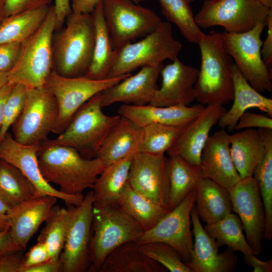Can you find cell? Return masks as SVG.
I'll list each match as a JSON object with an SVG mask.
<instances>
[{
  "label": "cell",
  "instance_id": "7",
  "mask_svg": "<svg viewBox=\"0 0 272 272\" xmlns=\"http://www.w3.org/2000/svg\"><path fill=\"white\" fill-rule=\"evenodd\" d=\"M175 39L171 25L163 22L152 33L136 42H129L114 49V55L107 78L129 75L140 67L162 64L177 58L182 49Z\"/></svg>",
  "mask_w": 272,
  "mask_h": 272
},
{
  "label": "cell",
  "instance_id": "57",
  "mask_svg": "<svg viewBox=\"0 0 272 272\" xmlns=\"http://www.w3.org/2000/svg\"><path fill=\"white\" fill-rule=\"evenodd\" d=\"M263 6L272 9V0H258Z\"/></svg>",
  "mask_w": 272,
  "mask_h": 272
},
{
  "label": "cell",
  "instance_id": "21",
  "mask_svg": "<svg viewBox=\"0 0 272 272\" xmlns=\"http://www.w3.org/2000/svg\"><path fill=\"white\" fill-rule=\"evenodd\" d=\"M191 220L194 242L191 259L186 264L191 271L231 272L235 270L237 258L234 251L227 247L223 252H219V246L205 230L195 212L194 205L191 212Z\"/></svg>",
  "mask_w": 272,
  "mask_h": 272
},
{
  "label": "cell",
  "instance_id": "22",
  "mask_svg": "<svg viewBox=\"0 0 272 272\" xmlns=\"http://www.w3.org/2000/svg\"><path fill=\"white\" fill-rule=\"evenodd\" d=\"M163 65L146 66L101 92L102 106L115 103L142 105L150 104L158 88L157 81Z\"/></svg>",
  "mask_w": 272,
  "mask_h": 272
},
{
  "label": "cell",
  "instance_id": "24",
  "mask_svg": "<svg viewBox=\"0 0 272 272\" xmlns=\"http://www.w3.org/2000/svg\"><path fill=\"white\" fill-rule=\"evenodd\" d=\"M205 107L199 103L192 106H157L150 104L142 105L123 104L119 107L118 114L129 119L141 127L151 124L183 127L197 117Z\"/></svg>",
  "mask_w": 272,
  "mask_h": 272
},
{
  "label": "cell",
  "instance_id": "45",
  "mask_svg": "<svg viewBox=\"0 0 272 272\" xmlns=\"http://www.w3.org/2000/svg\"><path fill=\"white\" fill-rule=\"evenodd\" d=\"M21 42L0 44V71L9 72L16 64L21 50Z\"/></svg>",
  "mask_w": 272,
  "mask_h": 272
},
{
  "label": "cell",
  "instance_id": "25",
  "mask_svg": "<svg viewBox=\"0 0 272 272\" xmlns=\"http://www.w3.org/2000/svg\"><path fill=\"white\" fill-rule=\"evenodd\" d=\"M234 93L231 108L223 114L217 123L222 129L235 130L240 116L250 108H257L272 116V100L254 89L243 77L234 63Z\"/></svg>",
  "mask_w": 272,
  "mask_h": 272
},
{
  "label": "cell",
  "instance_id": "33",
  "mask_svg": "<svg viewBox=\"0 0 272 272\" xmlns=\"http://www.w3.org/2000/svg\"><path fill=\"white\" fill-rule=\"evenodd\" d=\"M169 199L171 210L193 189L198 181L206 177L200 165L191 164L177 156H169Z\"/></svg>",
  "mask_w": 272,
  "mask_h": 272
},
{
  "label": "cell",
  "instance_id": "9",
  "mask_svg": "<svg viewBox=\"0 0 272 272\" xmlns=\"http://www.w3.org/2000/svg\"><path fill=\"white\" fill-rule=\"evenodd\" d=\"M129 75L95 80L85 76L66 77L52 69L44 86L55 97L58 116L53 132L61 133L79 109L93 96L118 83Z\"/></svg>",
  "mask_w": 272,
  "mask_h": 272
},
{
  "label": "cell",
  "instance_id": "16",
  "mask_svg": "<svg viewBox=\"0 0 272 272\" xmlns=\"http://www.w3.org/2000/svg\"><path fill=\"white\" fill-rule=\"evenodd\" d=\"M228 191L233 212L239 217L246 241L257 255L262 250L265 217L256 181L253 176L242 178Z\"/></svg>",
  "mask_w": 272,
  "mask_h": 272
},
{
  "label": "cell",
  "instance_id": "26",
  "mask_svg": "<svg viewBox=\"0 0 272 272\" xmlns=\"http://www.w3.org/2000/svg\"><path fill=\"white\" fill-rule=\"evenodd\" d=\"M142 127L121 116L104 140L96 157L105 166L139 151Z\"/></svg>",
  "mask_w": 272,
  "mask_h": 272
},
{
  "label": "cell",
  "instance_id": "13",
  "mask_svg": "<svg viewBox=\"0 0 272 272\" xmlns=\"http://www.w3.org/2000/svg\"><path fill=\"white\" fill-rule=\"evenodd\" d=\"M195 195L193 189L179 205L152 228L144 232L134 242L138 245L151 242L166 243L179 253L185 263L189 262L193 245L191 212L194 205Z\"/></svg>",
  "mask_w": 272,
  "mask_h": 272
},
{
  "label": "cell",
  "instance_id": "20",
  "mask_svg": "<svg viewBox=\"0 0 272 272\" xmlns=\"http://www.w3.org/2000/svg\"><path fill=\"white\" fill-rule=\"evenodd\" d=\"M162 67V82L150 104L157 106H189L196 99L194 85L198 70L184 64L178 57Z\"/></svg>",
  "mask_w": 272,
  "mask_h": 272
},
{
  "label": "cell",
  "instance_id": "4",
  "mask_svg": "<svg viewBox=\"0 0 272 272\" xmlns=\"http://www.w3.org/2000/svg\"><path fill=\"white\" fill-rule=\"evenodd\" d=\"M101 92L79 109L58 137L42 142L72 147L87 159L96 158L108 133L120 118L119 114L110 116L103 112Z\"/></svg>",
  "mask_w": 272,
  "mask_h": 272
},
{
  "label": "cell",
  "instance_id": "36",
  "mask_svg": "<svg viewBox=\"0 0 272 272\" xmlns=\"http://www.w3.org/2000/svg\"><path fill=\"white\" fill-rule=\"evenodd\" d=\"M203 228L219 247L227 246L244 255L254 254L246 241L242 223L237 214L232 212L218 221L206 224Z\"/></svg>",
  "mask_w": 272,
  "mask_h": 272
},
{
  "label": "cell",
  "instance_id": "59",
  "mask_svg": "<svg viewBox=\"0 0 272 272\" xmlns=\"http://www.w3.org/2000/svg\"><path fill=\"white\" fill-rule=\"evenodd\" d=\"M8 252H10L8 251H7L6 250L4 249H0V258L5 253H7Z\"/></svg>",
  "mask_w": 272,
  "mask_h": 272
},
{
  "label": "cell",
  "instance_id": "28",
  "mask_svg": "<svg viewBox=\"0 0 272 272\" xmlns=\"http://www.w3.org/2000/svg\"><path fill=\"white\" fill-rule=\"evenodd\" d=\"M232 159L241 179L253 176L264 151V142L259 129L247 128L230 135Z\"/></svg>",
  "mask_w": 272,
  "mask_h": 272
},
{
  "label": "cell",
  "instance_id": "3",
  "mask_svg": "<svg viewBox=\"0 0 272 272\" xmlns=\"http://www.w3.org/2000/svg\"><path fill=\"white\" fill-rule=\"evenodd\" d=\"M88 271H99L112 251L126 242H135L144 231L117 202L93 203Z\"/></svg>",
  "mask_w": 272,
  "mask_h": 272
},
{
  "label": "cell",
  "instance_id": "52",
  "mask_svg": "<svg viewBox=\"0 0 272 272\" xmlns=\"http://www.w3.org/2000/svg\"><path fill=\"white\" fill-rule=\"evenodd\" d=\"M245 262L253 268V272H271L272 259L261 261L258 259L255 254L244 255Z\"/></svg>",
  "mask_w": 272,
  "mask_h": 272
},
{
  "label": "cell",
  "instance_id": "51",
  "mask_svg": "<svg viewBox=\"0 0 272 272\" xmlns=\"http://www.w3.org/2000/svg\"><path fill=\"white\" fill-rule=\"evenodd\" d=\"M71 8L74 15L91 14L101 0H71Z\"/></svg>",
  "mask_w": 272,
  "mask_h": 272
},
{
  "label": "cell",
  "instance_id": "31",
  "mask_svg": "<svg viewBox=\"0 0 272 272\" xmlns=\"http://www.w3.org/2000/svg\"><path fill=\"white\" fill-rule=\"evenodd\" d=\"M134 153L105 167L92 187L94 202H117L128 183L130 168Z\"/></svg>",
  "mask_w": 272,
  "mask_h": 272
},
{
  "label": "cell",
  "instance_id": "12",
  "mask_svg": "<svg viewBox=\"0 0 272 272\" xmlns=\"http://www.w3.org/2000/svg\"><path fill=\"white\" fill-rule=\"evenodd\" d=\"M58 113L56 99L45 86L27 88L23 109L12 125L14 139L25 145L45 141L53 132Z\"/></svg>",
  "mask_w": 272,
  "mask_h": 272
},
{
  "label": "cell",
  "instance_id": "39",
  "mask_svg": "<svg viewBox=\"0 0 272 272\" xmlns=\"http://www.w3.org/2000/svg\"><path fill=\"white\" fill-rule=\"evenodd\" d=\"M163 15L174 23L189 42L197 43L202 32L196 25L191 9L186 0H158Z\"/></svg>",
  "mask_w": 272,
  "mask_h": 272
},
{
  "label": "cell",
  "instance_id": "38",
  "mask_svg": "<svg viewBox=\"0 0 272 272\" xmlns=\"http://www.w3.org/2000/svg\"><path fill=\"white\" fill-rule=\"evenodd\" d=\"M72 207L65 209L54 206L38 237L37 241L45 244L51 259L59 258L72 214Z\"/></svg>",
  "mask_w": 272,
  "mask_h": 272
},
{
  "label": "cell",
  "instance_id": "55",
  "mask_svg": "<svg viewBox=\"0 0 272 272\" xmlns=\"http://www.w3.org/2000/svg\"><path fill=\"white\" fill-rule=\"evenodd\" d=\"M14 85V84L8 83L0 90V128L3 120L5 103Z\"/></svg>",
  "mask_w": 272,
  "mask_h": 272
},
{
  "label": "cell",
  "instance_id": "32",
  "mask_svg": "<svg viewBox=\"0 0 272 272\" xmlns=\"http://www.w3.org/2000/svg\"><path fill=\"white\" fill-rule=\"evenodd\" d=\"M117 202L144 232L152 228L170 211L135 191L128 183Z\"/></svg>",
  "mask_w": 272,
  "mask_h": 272
},
{
  "label": "cell",
  "instance_id": "34",
  "mask_svg": "<svg viewBox=\"0 0 272 272\" xmlns=\"http://www.w3.org/2000/svg\"><path fill=\"white\" fill-rule=\"evenodd\" d=\"M264 142L263 157L255 168L253 177L255 179L265 212V227L264 239L272 238V129L261 128Z\"/></svg>",
  "mask_w": 272,
  "mask_h": 272
},
{
  "label": "cell",
  "instance_id": "44",
  "mask_svg": "<svg viewBox=\"0 0 272 272\" xmlns=\"http://www.w3.org/2000/svg\"><path fill=\"white\" fill-rule=\"evenodd\" d=\"M255 128L272 129L270 116L246 111L239 118L235 130Z\"/></svg>",
  "mask_w": 272,
  "mask_h": 272
},
{
  "label": "cell",
  "instance_id": "14",
  "mask_svg": "<svg viewBox=\"0 0 272 272\" xmlns=\"http://www.w3.org/2000/svg\"><path fill=\"white\" fill-rule=\"evenodd\" d=\"M93 203L91 190L84 196L80 205L72 207L64 246L59 256L63 272H84L89 270Z\"/></svg>",
  "mask_w": 272,
  "mask_h": 272
},
{
  "label": "cell",
  "instance_id": "47",
  "mask_svg": "<svg viewBox=\"0 0 272 272\" xmlns=\"http://www.w3.org/2000/svg\"><path fill=\"white\" fill-rule=\"evenodd\" d=\"M24 257L23 251L5 253L0 258V272H20Z\"/></svg>",
  "mask_w": 272,
  "mask_h": 272
},
{
  "label": "cell",
  "instance_id": "6",
  "mask_svg": "<svg viewBox=\"0 0 272 272\" xmlns=\"http://www.w3.org/2000/svg\"><path fill=\"white\" fill-rule=\"evenodd\" d=\"M55 30L56 18L52 6L40 27L21 43L18 60L9 72V83L27 88L44 86L53 66L52 44Z\"/></svg>",
  "mask_w": 272,
  "mask_h": 272
},
{
  "label": "cell",
  "instance_id": "2",
  "mask_svg": "<svg viewBox=\"0 0 272 272\" xmlns=\"http://www.w3.org/2000/svg\"><path fill=\"white\" fill-rule=\"evenodd\" d=\"M197 44L201 64L194 85L195 100L205 106L228 104L233 98L234 63L224 46L221 33H202Z\"/></svg>",
  "mask_w": 272,
  "mask_h": 272
},
{
  "label": "cell",
  "instance_id": "61",
  "mask_svg": "<svg viewBox=\"0 0 272 272\" xmlns=\"http://www.w3.org/2000/svg\"><path fill=\"white\" fill-rule=\"evenodd\" d=\"M188 3H190L194 1L195 0H186Z\"/></svg>",
  "mask_w": 272,
  "mask_h": 272
},
{
  "label": "cell",
  "instance_id": "41",
  "mask_svg": "<svg viewBox=\"0 0 272 272\" xmlns=\"http://www.w3.org/2000/svg\"><path fill=\"white\" fill-rule=\"evenodd\" d=\"M138 246L143 253L170 271L192 272L179 253L166 243L151 242L139 244Z\"/></svg>",
  "mask_w": 272,
  "mask_h": 272
},
{
  "label": "cell",
  "instance_id": "5",
  "mask_svg": "<svg viewBox=\"0 0 272 272\" xmlns=\"http://www.w3.org/2000/svg\"><path fill=\"white\" fill-rule=\"evenodd\" d=\"M95 33L92 14H71L52 44L54 70L66 77L84 76L92 61Z\"/></svg>",
  "mask_w": 272,
  "mask_h": 272
},
{
  "label": "cell",
  "instance_id": "29",
  "mask_svg": "<svg viewBox=\"0 0 272 272\" xmlns=\"http://www.w3.org/2000/svg\"><path fill=\"white\" fill-rule=\"evenodd\" d=\"M167 269L143 253L133 241L116 248L105 258L100 272H165Z\"/></svg>",
  "mask_w": 272,
  "mask_h": 272
},
{
  "label": "cell",
  "instance_id": "11",
  "mask_svg": "<svg viewBox=\"0 0 272 272\" xmlns=\"http://www.w3.org/2000/svg\"><path fill=\"white\" fill-rule=\"evenodd\" d=\"M102 6L114 49L152 33L162 22L155 12L131 0H102Z\"/></svg>",
  "mask_w": 272,
  "mask_h": 272
},
{
  "label": "cell",
  "instance_id": "30",
  "mask_svg": "<svg viewBox=\"0 0 272 272\" xmlns=\"http://www.w3.org/2000/svg\"><path fill=\"white\" fill-rule=\"evenodd\" d=\"M95 40L91 62L85 76L95 80L107 78L113 59L115 50L104 20L102 0L91 13Z\"/></svg>",
  "mask_w": 272,
  "mask_h": 272
},
{
  "label": "cell",
  "instance_id": "50",
  "mask_svg": "<svg viewBox=\"0 0 272 272\" xmlns=\"http://www.w3.org/2000/svg\"><path fill=\"white\" fill-rule=\"evenodd\" d=\"M62 271V264L59 259H49L37 265L24 268L21 272H59Z\"/></svg>",
  "mask_w": 272,
  "mask_h": 272
},
{
  "label": "cell",
  "instance_id": "27",
  "mask_svg": "<svg viewBox=\"0 0 272 272\" xmlns=\"http://www.w3.org/2000/svg\"><path fill=\"white\" fill-rule=\"evenodd\" d=\"M194 189L195 212L206 224L218 221L233 212L228 190L214 181L202 177Z\"/></svg>",
  "mask_w": 272,
  "mask_h": 272
},
{
  "label": "cell",
  "instance_id": "17",
  "mask_svg": "<svg viewBox=\"0 0 272 272\" xmlns=\"http://www.w3.org/2000/svg\"><path fill=\"white\" fill-rule=\"evenodd\" d=\"M128 183L135 191L170 210L169 159L164 154L134 153Z\"/></svg>",
  "mask_w": 272,
  "mask_h": 272
},
{
  "label": "cell",
  "instance_id": "53",
  "mask_svg": "<svg viewBox=\"0 0 272 272\" xmlns=\"http://www.w3.org/2000/svg\"><path fill=\"white\" fill-rule=\"evenodd\" d=\"M0 249L9 252L18 251L12 243L9 228L0 231Z\"/></svg>",
  "mask_w": 272,
  "mask_h": 272
},
{
  "label": "cell",
  "instance_id": "15",
  "mask_svg": "<svg viewBox=\"0 0 272 272\" xmlns=\"http://www.w3.org/2000/svg\"><path fill=\"white\" fill-rule=\"evenodd\" d=\"M41 148V143L23 144L7 132L0 142V159L19 169L35 186L37 194L53 196L63 200L69 206L80 205L84 199L83 194L63 193L44 179L38 161V153Z\"/></svg>",
  "mask_w": 272,
  "mask_h": 272
},
{
  "label": "cell",
  "instance_id": "56",
  "mask_svg": "<svg viewBox=\"0 0 272 272\" xmlns=\"http://www.w3.org/2000/svg\"><path fill=\"white\" fill-rule=\"evenodd\" d=\"M9 83V72L0 71V90Z\"/></svg>",
  "mask_w": 272,
  "mask_h": 272
},
{
  "label": "cell",
  "instance_id": "23",
  "mask_svg": "<svg viewBox=\"0 0 272 272\" xmlns=\"http://www.w3.org/2000/svg\"><path fill=\"white\" fill-rule=\"evenodd\" d=\"M230 135L225 129L215 131L209 137L200 156L206 177L228 190L241 179L232 159Z\"/></svg>",
  "mask_w": 272,
  "mask_h": 272
},
{
  "label": "cell",
  "instance_id": "54",
  "mask_svg": "<svg viewBox=\"0 0 272 272\" xmlns=\"http://www.w3.org/2000/svg\"><path fill=\"white\" fill-rule=\"evenodd\" d=\"M11 206L0 197V231L9 228L7 215Z\"/></svg>",
  "mask_w": 272,
  "mask_h": 272
},
{
  "label": "cell",
  "instance_id": "37",
  "mask_svg": "<svg viewBox=\"0 0 272 272\" xmlns=\"http://www.w3.org/2000/svg\"><path fill=\"white\" fill-rule=\"evenodd\" d=\"M37 191L17 167L0 159V197L10 206L32 197Z\"/></svg>",
  "mask_w": 272,
  "mask_h": 272
},
{
  "label": "cell",
  "instance_id": "40",
  "mask_svg": "<svg viewBox=\"0 0 272 272\" xmlns=\"http://www.w3.org/2000/svg\"><path fill=\"white\" fill-rule=\"evenodd\" d=\"M182 127L151 124L142 127L140 152L164 154L174 144Z\"/></svg>",
  "mask_w": 272,
  "mask_h": 272
},
{
  "label": "cell",
  "instance_id": "18",
  "mask_svg": "<svg viewBox=\"0 0 272 272\" xmlns=\"http://www.w3.org/2000/svg\"><path fill=\"white\" fill-rule=\"evenodd\" d=\"M57 198L49 195L36 194L12 206L8 215V223L13 244L18 251H24L29 240L50 215Z\"/></svg>",
  "mask_w": 272,
  "mask_h": 272
},
{
  "label": "cell",
  "instance_id": "58",
  "mask_svg": "<svg viewBox=\"0 0 272 272\" xmlns=\"http://www.w3.org/2000/svg\"><path fill=\"white\" fill-rule=\"evenodd\" d=\"M3 6H4V0H0V17H3Z\"/></svg>",
  "mask_w": 272,
  "mask_h": 272
},
{
  "label": "cell",
  "instance_id": "62",
  "mask_svg": "<svg viewBox=\"0 0 272 272\" xmlns=\"http://www.w3.org/2000/svg\"><path fill=\"white\" fill-rule=\"evenodd\" d=\"M3 19H4L3 17H0V25H1V23L2 22V21H3Z\"/></svg>",
  "mask_w": 272,
  "mask_h": 272
},
{
  "label": "cell",
  "instance_id": "60",
  "mask_svg": "<svg viewBox=\"0 0 272 272\" xmlns=\"http://www.w3.org/2000/svg\"><path fill=\"white\" fill-rule=\"evenodd\" d=\"M132 2L136 3V4H139L141 2H142L145 0H131Z\"/></svg>",
  "mask_w": 272,
  "mask_h": 272
},
{
  "label": "cell",
  "instance_id": "8",
  "mask_svg": "<svg viewBox=\"0 0 272 272\" xmlns=\"http://www.w3.org/2000/svg\"><path fill=\"white\" fill-rule=\"evenodd\" d=\"M265 26V23H260L246 32L221 33L224 46L235 65L259 93L272 90L271 71L264 63L261 53V35Z\"/></svg>",
  "mask_w": 272,
  "mask_h": 272
},
{
  "label": "cell",
  "instance_id": "42",
  "mask_svg": "<svg viewBox=\"0 0 272 272\" xmlns=\"http://www.w3.org/2000/svg\"><path fill=\"white\" fill-rule=\"evenodd\" d=\"M27 88L15 84L5 103L3 120L0 128V142L21 114L25 105Z\"/></svg>",
  "mask_w": 272,
  "mask_h": 272
},
{
  "label": "cell",
  "instance_id": "1",
  "mask_svg": "<svg viewBox=\"0 0 272 272\" xmlns=\"http://www.w3.org/2000/svg\"><path fill=\"white\" fill-rule=\"evenodd\" d=\"M41 144L38 153L41 174L47 182L58 185L63 193L83 194L86 189L92 188L106 167L98 158H85L72 147Z\"/></svg>",
  "mask_w": 272,
  "mask_h": 272
},
{
  "label": "cell",
  "instance_id": "35",
  "mask_svg": "<svg viewBox=\"0 0 272 272\" xmlns=\"http://www.w3.org/2000/svg\"><path fill=\"white\" fill-rule=\"evenodd\" d=\"M49 7H42L4 18L0 25V44L25 40L40 27Z\"/></svg>",
  "mask_w": 272,
  "mask_h": 272
},
{
  "label": "cell",
  "instance_id": "10",
  "mask_svg": "<svg viewBox=\"0 0 272 272\" xmlns=\"http://www.w3.org/2000/svg\"><path fill=\"white\" fill-rule=\"evenodd\" d=\"M271 11L258 0H206L194 20L203 29L218 26L225 32L240 33L265 23Z\"/></svg>",
  "mask_w": 272,
  "mask_h": 272
},
{
  "label": "cell",
  "instance_id": "19",
  "mask_svg": "<svg viewBox=\"0 0 272 272\" xmlns=\"http://www.w3.org/2000/svg\"><path fill=\"white\" fill-rule=\"evenodd\" d=\"M226 110L221 104L206 106L197 117L182 127L174 144L167 152L168 156H177L200 165L201 152L210 131Z\"/></svg>",
  "mask_w": 272,
  "mask_h": 272
},
{
  "label": "cell",
  "instance_id": "49",
  "mask_svg": "<svg viewBox=\"0 0 272 272\" xmlns=\"http://www.w3.org/2000/svg\"><path fill=\"white\" fill-rule=\"evenodd\" d=\"M56 18V30L60 29L65 19L72 13L70 0H54L53 5Z\"/></svg>",
  "mask_w": 272,
  "mask_h": 272
},
{
  "label": "cell",
  "instance_id": "46",
  "mask_svg": "<svg viewBox=\"0 0 272 272\" xmlns=\"http://www.w3.org/2000/svg\"><path fill=\"white\" fill-rule=\"evenodd\" d=\"M49 259L50 256L45 244L42 242L37 241V243L24 255L22 266L20 272L24 268L37 265Z\"/></svg>",
  "mask_w": 272,
  "mask_h": 272
},
{
  "label": "cell",
  "instance_id": "48",
  "mask_svg": "<svg viewBox=\"0 0 272 272\" xmlns=\"http://www.w3.org/2000/svg\"><path fill=\"white\" fill-rule=\"evenodd\" d=\"M267 33L266 38L262 42L261 53L262 60L267 67L272 69V11L269 13L266 22Z\"/></svg>",
  "mask_w": 272,
  "mask_h": 272
},
{
  "label": "cell",
  "instance_id": "43",
  "mask_svg": "<svg viewBox=\"0 0 272 272\" xmlns=\"http://www.w3.org/2000/svg\"><path fill=\"white\" fill-rule=\"evenodd\" d=\"M53 0H4V18L34 9L49 6Z\"/></svg>",
  "mask_w": 272,
  "mask_h": 272
}]
</instances>
